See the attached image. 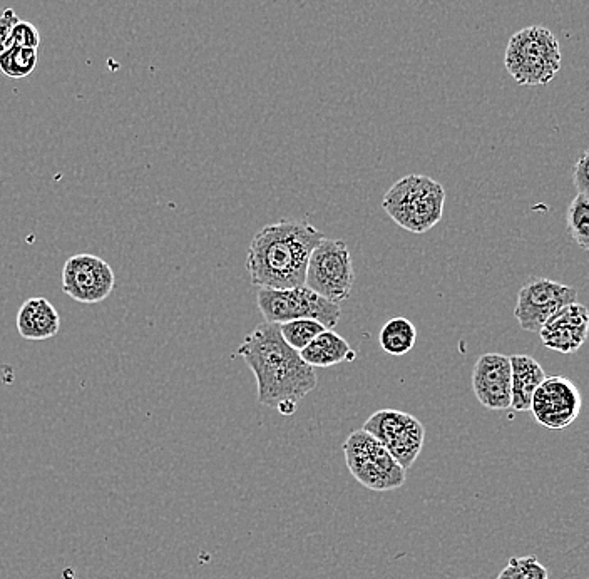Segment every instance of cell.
<instances>
[{
	"mask_svg": "<svg viewBox=\"0 0 589 579\" xmlns=\"http://www.w3.org/2000/svg\"><path fill=\"white\" fill-rule=\"evenodd\" d=\"M236 354L257 379L258 402L282 416H293L298 402L317 387V372L283 340L277 323H260Z\"/></svg>",
	"mask_w": 589,
	"mask_h": 579,
	"instance_id": "1",
	"label": "cell"
},
{
	"mask_svg": "<svg viewBox=\"0 0 589 579\" xmlns=\"http://www.w3.org/2000/svg\"><path fill=\"white\" fill-rule=\"evenodd\" d=\"M323 236L300 220L277 221L262 228L253 236L246 257L251 285L273 290L302 287L308 258Z\"/></svg>",
	"mask_w": 589,
	"mask_h": 579,
	"instance_id": "2",
	"label": "cell"
},
{
	"mask_svg": "<svg viewBox=\"0 0 589 579\" xmlns=\"http://www.w3.org/2000/svg\"><path fill=\"white\" fill-rule=\"evenodd\" d=\"M446 190L429 176L409 175L397 181L382 200L385 213L400 228L422 235L441 221Z\"/></svg>",
	"mask_w": 589,
	"mask_h": 579,
	"instance_id": "3",
	"label": "cell"
},
{
	"mask_svg": "<svg viewBox=\"0 0 589 579\" xmlns=\"http://www.w3.org/2000/svg\"><path fill=\"white\" fill-rule=\"evenodd\" d=\"M504 66L519 86L536 88L553 81L563 66V52L553 32L531 26L516 32L508 42Z\"/></svg>",
	"mask_w": 589,
	"mask_h": 579,
	"instance_id": "4",
	"label": "cell"
},
{
	"mask_svg": "<svg viewBox=\"0 0 589 579\" xmlns=\"http://www.w3.org/2000/svg\"><path fill=\"white\" fill-rule=\"evenodd\" d=\"M344 454L350 474L370 491H395L404 486V467L364 429L354 431L347 437Z\"/></svg>",
	"mask_w": 589,
	"mask_h": 579,
	"instance_id": "5",
	"label": "cell"
},
{
	"mask_svg": "<svg viewBox=\"0 0 589 579\" xmlns=\"http://www.w3.org/2000/svg\"><path fill=\"white\" fill-rule=\"evenodd\" d=\"M354 283V263L349 245L344 240H330L323 236L308 258L303 285L340 305L349 300Z\"/></svg>",
	"mask_w": 589,
	"mask_h": 579,
	"instance_id": "6",
	"label": "cell"
},
{
	"mask_svg": "<svg viewBox=\"0 0 589 579\" xmlns=\"http://www.w3.org/2000/svg\"><path fill=\"white\" fill-rule=\"evenodd\" d=\"M257 305L265 317V322L277 325L298 318H312L328 330H333L339 325L342 317L340 305L330 302L305 285L283 290L258 288Z\"/></svg>",
	"mask_w": 589,
	"mask_h": 579,
	"instance_id": "7",
	"label": "cell"
},
{
	"mask_svg": "<svg viewBox=\"0 0 589 579\" xmlns=\"http://www.w3.org/2000/svg\"><path fill=\"white\" fill-rule=\"evenodd\" d=\"M364 431L372 434L405 471L417 461L426 442L422 422L402 410H377L365 422Z\"/></svg>",
	"mask_w": 589,
	"mask_h": 579,
	"instance_id": "8",
	"label": "cell"
},
{
	"mask_svg": "<svg viewBox=\"0 0 589 579\" xmlns=\"http://www.w3.org/2000/svg\"><path fill=\"white\" fill-rule=\"evenodd\" d=\"M116 275L106 260L79 253L69 258L62 268V292L77 303L94 305L113 293Z\"/></svg>",
	"mask_w": 589,
	"mask_h": 579,
	"instance_id": "9",
	"label": "cell"
},
{
	"mask_svg": "<svg viewBox=\"0 0 589 579\" xmlns=\"http://www.w3.org/2000/svg\"><path fill=\"white\" fill-rule=\"evenodd\" d=\"M578 302L576 288L549 278H533L519 290L514 317L526 332H539L554 313Z\"/></svg>",
	"mask_w": 589,
	"mask_h": 579,
	"instance_id": "10",
	"label": "cell"
},
{
	"mask_svg": "<svg viewBox=\"0 0 589 579\" xmlns=\"http://www.w3.org/2000/svg\"><path fill=\"white\" fill-rule=\"evenodd\" d=\"M583 399L571 380L561 375L546 377L531 399L529 410L538 424L548 429H566L578 419Z\"/></svg>",
	"mask_w": 589,
	"mask_h": 579,
	"instance_id": "11",
	"label": "cell"
},
{
	"mask_svg": "<svg viewBox=\"0 0 589 579\" xmlns=\"http://www.w3.org/2000/svg\"><path fill=\"white\" fill-rule=\"evenodd\" d=\"M472 390L489 410L511 407V360L508 355L484 354L472 370Z\"/></svg>",
	"mask_w": 589,
	"mask_h": 579,
	"instance_id": "12",
	"label": "cell"
},
{
	"mask_svg": "<svg viewBox=\"0 0 589 579\" xmlns=\"http://www.w3.org/2000/svg\"><path fill=\"white\" fill-rule=\"evenodd\" d=\"M589 313L581 303H569L539 330L543 344L559 354H574L588 339Z\"/></svg>",
	"mask_w": 589,
	"mask_h": 579,
	"instance_id": "13",
	"label": "cell"
},
{
	"mask_svg": "<svg viewBox=\"0 0 589 579\" xmlns=\"http://www.w3.org/2000/svg\"><path fill=\"white\" fill-rule=\"evenodd\" d=\"M61 330V315L47 298H29L17 313V332L29 342L56 337Z\"/></svg>",
	"mask_w": 589,
	"mask_h": 579,
	"instance_id": "14",
	"label": "cell"
},
{
	"mask_svg": "<svg viewBox=\"0 0 589 579\" xmlns=\"http://www.w3.org/2000/svg\"><path fill=\"white\" fill-rule=\"evenodd\" d=\"M511 407L514 412H528L539 384L546 379L543 367L529 355H511Z\"/></svg>",
	"mask_w": 589,
	"mask_h": 579,
	"instance_id": "15",
	"label": "cell"
},
{
	"mask_svg": "<svg viewBox=\"0 0 589 579\" xmlns=\"http://www.w3.org/2000/svg\"><path fill=\"white\" fill-rule=\"evenodd\" d=\"M300 357L313 369H327L342 362H354L357 354L344 337L327 328L300 352Z\"/></svg>",
	"mask_w": 589,
	"mask_h": 579,
	"instance_id": "16",
	"label": "cell"
},
{
	"mask_svg": "<svg viewBox=\"0 0 589 579\" xmlns=\"http://www.w3.org/2000/svg\"><path fill=\"white\" fill-rule=\"evenodd\" d=\"M41 44V34L32 22L21 21L12 9H6L0 16V54L12 47H34Z\"/></svg>",
	"mask_w": 589,
	"mask_h": 579,
	"instance_id": "17",
	"label": "cell"
},
{
	"mask_svg": "<svg viewBox=\"0 0 589 579\" xmlns=\"http://www.w3.org/2000/svg\"><path fill=\"white\" fill-rule=\"evenodd\" d=\"M415 340H417V330L409 318H390L389 322L385 323L380 330V347L385 354L392 355V357H402V355L409 354L410 350L414 349Z\"/></svg>",
	"mask_w": 589,
	"mask_h": 579,
	"instance_id": "18",
	"label": "cell"
},
{
	"mask_svg": "<svg viewBox=\"0 0 589 579\" xmlns=\"http://www.w3.org/2000/svg\"><path fill=\"white\" fill-rule=\"evenodd\" d=\"M39 52L34 47H12L0 54V72L9 79H24L36 71Z\"/></svg>",
	"mask_w": 589,
	"mask_h": 579,
	"instance_id": "19",
	"label": "cell"
},
{
	"mask_svg": "<svg viewBox=\"0 0 589 579\" xmlns=\"http://www.w3.org/2000/svg\"><path fill=\"white\" fill-rule=\"evenodd\" d=\"M278 328H280L283 340L297 352H302L317 335L322 334L323 330H327L322 323L312 320V318L290 320V322L280 323Z\"/></svg>",
	"mask_w": 589,
	"mask_h": 579,
	"instance_id": "20",
	"label": "cell"
},
{
	"mask_svg": "<svg viewBox=\"0 0 589 579\" xmlns=\"http://www.w3.org/2000/svg\"><path fill=\"white\" fill-rule=\"evenodd\" d=\"M568 231L581 250H589V195L578 193L568 208Z\"/></svg>",
	"mask_w": 589,
	"mask_h": 579,
	"instance_id": "21",
	"label": "cell"
},
{
	"mask_svg": "<svg viewBox=\"0 0 589 579\" xmlns=\"http://www.w3.org/2000/svg\"><path fill=\"white\" fill-rule=\"evenodd\" d=\"M496 579H549V571L539 563L536 556H516L511 558L508 566L502 569Z\"/></svg>",
	"mask_w": 589,
	"mask_h": 579,
	"instance_id": "22",
	"label": "cell"
},
{
	"mask_svg": "<svg viewBox=\"0 0 589 579\" xmlns=\"http://www.w3.org/2000/svg\"><path fill=\"white\" fill-rule=\"evenodd\" d=\"M588 151L581 154V158L574 164L573 183L576 186L578 193L589 195V180H588Z\"/></svg>",
	"mask_w": 589,
	"mask_h": 579,
	"instance_id": "23",
	"label": "cell"
}]
</instances>
